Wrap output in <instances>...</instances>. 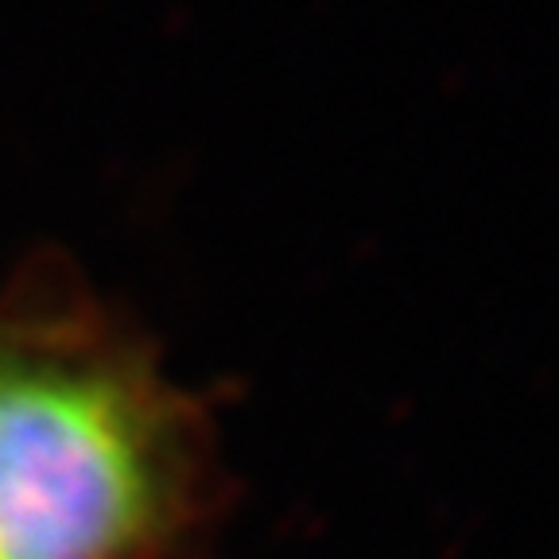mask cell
Instances as JSON below:
<instances>
[{
	"instance_id": "cell-1",
	"label": "cell",
	"mask_w": 559,
	"mask_h": 559,
	"mask_svg": "<svg viewBox=\"0 0 559 559\" xmlns=\"http://www.w3.org/2000/svg\"><path fill=\"white\" fill-rule=\"evenodd\" d=\"M156 521V459L114 381L0 373V559H124Z\"/></svg>"
}]
</instances>
